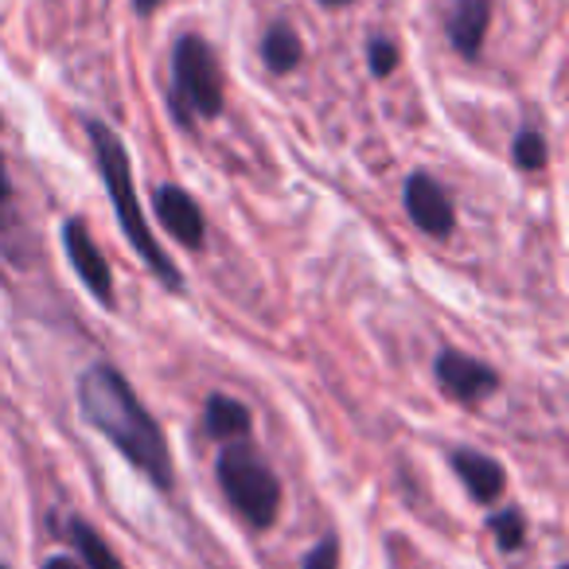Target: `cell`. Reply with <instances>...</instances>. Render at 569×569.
Masks as SVG:
<instances>
[{"label": "cell", "instance_id": "cell-1", "mask_svg": "<svg viewBox=\"0 0 569 569\" xmlns=\"http://www.w3.org/2000/svg\"><path fill=\"white\" fill-rule=\"evenodd\" d=\"M79 406L87 413V421L94 429H102L118 452L133 468H141L157 488H172V457H168V441L160 433V426L152 421V413L141 406V398L133 395L126 379L113 367L94 363L79 379Z\"/></svg>", "mask_w": 569, "mask_h": 569}, {"label": "cell", "instance_id": "cell-2", "mask_svg": "<svg viewBox=\"0 0 569 569\" xmlns=\"http://www.w3.org/2000/svg\"><path fill=\"white\" fill-rule=\"evenodd\" d=\"M87 133H90V144H94L98 172H102L106 188H110V196H113V211H118L126 238L133 242V250L144 258V266H149L152 273L168 284V289H183V273L172 266V258L164 253V246L152 238L149 222H144V214H141V203H137V183H133V164H129V152H126V144H121V137L98 118L87 121Z\"/></svg>", "mask_w": 569, "mask_h": 569}, {"label": "cell", "instance_id": "cell-3", "mask_svg": "<svg viewBox=\"0 0 569 569\" xmlns=\"http://www.w3.org/2000/svg\"><path fill=\"white\" fill-rule=\"evenodd\" d=\"M168 110H172V118L180 121V126H191V118H219L222 113L219 59H214L211 43L196 32L176 40Z\"/></svg>", "mask_w": 569, "mask_h": 569}, {"label": "cell", "instance_id": "cell-4", "mask_svg": "<svg viewBox=\"0 0 569 569\" xmlns=\"http://www.w3.org/2000/svg\"><path fill=\"white\" fill-rule=\"evenodd\" d=\"M222 496L234 503V511L253 527H269L281 511V483L273 468L253 452V445H227L214 465Z\"/></svg>", "mask_w": 569, "mask_h": 569}, {"label": "cell", "instance_id": "cell-5", "mask_svg": "<svg viewBox=\"0 0 569 569\" xmlns=\"http://www.w3.org/2000/svg\"><path fill=\"white\" fill-rule=\"evenodd\" d=\"M433 375H437V387L449 398H457V402H480V398L499 390V375L491 371L488 363H480V359L465 356V351H452V348H445L441 356H437Z\"/></svg>", "mask_w": 569, "mask_h": 569}, {"label": "cell", "instance_id": "cell-6", "mask_svg": "<svg viewBox=\"0 0 569 569\" xmlns=\"http://www.w3.org/2000/svg\"><path fill=\"white\" fill-rule=\"evenodd\" d=\"M63 246H67V258H71L74 273H79L82 284L90 289V297H94L98 305H106V309H113V273H110V266H106L102 250L94 246V238H90L87 222L67 219Z\"/></svg>", "mask_w": 569, "mask_h": 569}, {"label": "cell", "instance_id": "cell-7", "mask_svg": "<svg viewBox=\"0 0 569 569\" xmlns=\"http://www.w3.org/2000/svg\"><path fill=\"white\" fill-rule=\"evenodd\" d=\"M406 214L413 219V227H421L429 238H449L457 227V211H452V199L433 176L413 172L406 180Z\"/></svg>", "mask_w": 569, "mask_h": 569}, {"label": "cell", "instance_id": "cell-8", "mask_svg": "<svg viewBox=\"0 0 569 569\" xmlns=\"http://www.w3.org/2000/svg\"><path fill=\"white\" fill-rule=\"evenodd\" d=\"M152 199H157V214H160V222H164L168 234L180 238V242L191 246V250H199V246L207 242L203 211H199V203L188 196V191L164 183V188H157V196Z\"/></svg>", "mask_w": 569, "mask_h": 569}, {"label": "cell", "instance_id": "cell-9", "mask_svg": "<svg viewBox=\"0 0 569 569\" xmlns=\"http://www.w3.org/2000/svg\"><path fill=\"white\" fill-rule=\"evenodd\" d=\"M488 24H491V0H452L445 32H449V43L460 51V56L480 59Z\"/></svg>", "mask_w": 569, "mask_h": 569}, {"label": "cell", "instance_id": "cell-10", "mask_svg": "<svg viewBox=\"0 0 569 569\" xmlns=\"http://www.w3.org/2000/svg\"><path fill=\"white\" fill-rule=\"evenodd\" d=\"M452 468H457V476L465 480L468 496L480 499V503L499 499V491H503V483H507L503 468H499L491 457H483V452H476V449L452 452Z\"/></svg>", "mask_w": 569, "mask_h": 569}, {"label": "cell", "instance_id": "cell-11", "mask_svg": "<svg viewBox=\"0 0 569 569\" xmlns=\"http://www.w3.org/2000/svg\"><path fill=\"white\" fill-rule=\"evenodd\" d=\"M261 59L273 74H289L301 67L305 59V43L301 36L293 32L289 24H273L266 36H261Z\"/></svg>", "mask_w": 569, "mask_h": 569}, {"label": "cell", "instance_id": "cell-12", "mask_svg": "<svg viewBox=\"0 0 569 569\" xmlns=\"http://www.w3.org/2000/svg\"><path fill=\"white\" fill-rule=\"evenodd\" d=\"M203 421H207V433L219 437V441H238V437L250 433V410L227 395H214L207 402Z\"/></svg>", "mask_w": 569, "mask_h": 569}, {"label": "cell", "instance_id": "cell-13", "mask_svg": "<svg viewBox=\"0 0 569 569\" xmlns=\"http://www.w3.org/2000/svg\"><path fill=\"white\" fill-rule=\"evenodd\" d=\"M71 538H74V546H79V553H82V561H87V569H126L118 561V553L106 546V538L98 535L94 527H87L82 519H71Z\"/></svg>", "mask_w": 569, "mask_h": 569}, {"label": "cell", "instance_id": "cell-14", "mask_svg": "<svg viewBox=\"0 0 569 569\" xmlns=\"http://www.w3.org/2000/svg\"><path fill=\"white\" fill-rule=\"evenodd\" d=\"M511 152H515V164H519L522 172H542L546 168V137L538 133V129H522V133L515 137Z\"/></svg>", "mask_w": 569, "mask_h": 569}, {"label": "cell", "instance_id": "cell-15", "mask_svg": "<svg viewBox=\"0 0 569 569\" xmlns=\"http://www.w3.org/2000/svg\"><path fill=\"white\" fill-rule=\"evenodd\" d=\"M491 530H496V538H499V550H519V546L527 542V522H522V515L515 511V507L491 515Z\"/></svg>", "mask_w": 569, "mask_h": 569}, {"label": "cell", "instance_id": "cell-16", "mask_svg": "<svg viewBox=\"0 0 569 569\" xmlns=\"http://www.w3.org/2000/svg\"><path fill=\"white\" fill-rule=\"evenodd\" d=\"M367 63H371L375 79H387V74H395V67H398L395 40H387V36H375L371 48H367Z\"/></svg>", "mask_w": 569, "mask_h": 569}, {"label": "cell", "instance_id": "cell-17", "mask_svg": "<svg viewBox=\"0 0 569 569\" xmlns=\"http://www.w3.org/2000/svg\"><path fill=\"white\" fill-rule=\"evenodd\" d=\"M336 566H340V546H336V538H325V542L305 558V569H336Z\"/></svg>", "mask_w": 569, "mask_h": 569}, {"label": "cell", "instance_id": "cell-18", "mask_svg": "<svg viewBox=\"0 0 569 569\" xmlns=\"http://www.w3.org/2000/svg\"><path fill=\"white\" fill-rule=\"evenodd\" d=\"M12 211V180H9V168H4V157H0V222L9 219Z\"/></svg>", "mask_w": 569, "mask_h": 569}, {"label": "cell", "instance_id": "cell-19", "mask_svg": "<svg viewBox=\"0 0 569 569\" xmlns=\"http://www.w3.org/2000/svg\"><path fill=\"white\" fill-rule=\"evenodd\" d=\"M160 9V0H133V12L137 17H152Z\"/></svg>", "mask_w": 569, "mask_h": 569}, {"label": "cell", "instance_id": "cell-20", "mask_svg": "<svg viewBox=\"0 0 569 569\" xmlns=\"http://www.w3.org/2000/svg\"><path fill=\"white\" fill-rule=\"evenodd\" d=\"M43 569H82V566H79V561H71V558H51Z\"/></svg>", "mask_w": 569, "mask_h": 569}, {"label": "cell", "instance_id": "cell-21", "mask_svg": "<svg viewBox=\"0 0 569 569\" xmlns=\"http://www.w3.org/2000/svg\"><path fill=\"white\" fill-rule=\"evenodd\" d=\"M320 4H328V9H340V4H351V0H320Z\"/></svg>", "mask_w": 569, "mask_h": 569}, {"label": "cell", "instance_id": "cell-22", "mask_svg": "<svg viewBox=\"0 0 569 569\" xmlns=\"http://www.w3.org/2000/svg\"><path fill=\"white\" fill-rule=\"evenodd\" d=\"M0 569H9V566H0Z\"/></svg>", "mask_w": 569, "mask_h": 569}, {"label": "cell", "instance_id": "cell-23", "mask_svg": "<svg viewBox=\"0 0 569 569\" xmlns=\"http://www.w3.org/2000/svg\"><path fill=\"white\" fill-rule=\"evenodd\" d=\"M558 569H566V566H558Z\"/></svg>", "mask_w": 569, "mask_h": 569}]
</instances>
